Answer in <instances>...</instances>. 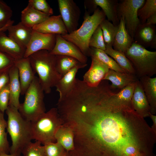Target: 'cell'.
I'll return each instance as SVG.
<instances>
[{"label": "cell", "instance_id": "25", "mask_svg": "<svg viewBox=\"0 0 156 156\" xmlns=\"http://www.w3.org/2000/svg\"><path fill=\"white\" fill-rule=\"evenodd\" d=\"M139 80L149 103L150 111L155 112L156 106V77L148 76L141 77Z\"/></svg>", "mask_w": 156, "mask_h": 156}, {"label": "cell", "instance_id": "3", "mask_svg": "<svg viewBox=\"0 0 156 156\" xmlns=\"http://www.w3.org/2000/svg\"><path fill=\"white\" fill-rule=\"evenodd\" d=\"M106 16L102 10L97 8L92 15L86 11L83 21L79 29L70 33L61 35L67 40L76 45L86 56H89V42L92 34Z\"/></svg>", "mask_w": 156, "mask_h": 156}, {"label": "cell", "instance_id": "2", "mask_svg": "<svg viewBox=\"0 0 156 156\" xmlns=\"http://www.w3.org/2000/svg\"><path fill=\"white\" fill-rule=\"evenodd\" d=\"M8 116L6 129L11 139L10 154L20 153L32 140L31 122L24 118L18 109L8 105L6 110Z\"/></svg>", "mask_w": 156, "mask_h": 156}, {"label": "cell", "instance_id": "31", "mask_svg": "<svg viewBox=\"0 0 156 156\" xmlns=\"http://www.w3.org/2000/svg\"><path fill=\"white\" fill-rule=\"evenodd\" d=\"M12 11L11 8L3 1L0 0V30L5 29L13 25L14 21L11 20Z\"/></svg>", "mask_w": 156, "mask_h": 156}, {"label": "cell", "instance_id": "14", "mask_svg": "<svg viewBox=\"0 0 156 156\" xmlns=\"http://www.w3.org/2000/svg\"><path fill=\"white\" fill-rule=\"evenodd\" d=\"M32 29L34 31L44 34L63 35L68 33L60 14L50 16Z\"/></svg>", "mask_w": 156, "mask_h": 156}, {"label": "cell", "instance_id": "26", "mask_svg": "<svg viewBox=\"0 0 156 156\" xmlns=\"http://www.w3.org/2000/svg\"><path fill=\"white\" fill-rule=\"evenodd\" d=\"M104 51L127 73L135 75V71L131 63L124 53L114 50L112 47H106Z\"/></svg>", "mask_w": 156, "mask_h": 156}, {"label": "cell", "instance_id": "35", "mask_svg": "<svg viewBox=\"0 0 156 156\" xmlns=\"http://www.w3.org/2000/svg\"><path fill=\"white\" fill-rule=\"evenodd\" d=\"M90 47H93L105 51L106 47L102 31L99 25L94 31L89 42Z\"/></svg>", "mask_w": 156, "mask_h": 156}, {"label": "cell", "instance_id": "27", "mask_svg": "<svg viewBox=\"0 0 156 156\" xmlns=\"http://www.w3.org/2000/svg\"><path fill=\"white\" fill-rule=\"evenodd\" d=\"M90 48L89 56L90 57L96 59L106 65L110 70L127 73L119 66L112 58L107 54L104 51L93 47Z\"/></svg>", "mask_w": 156, "mask_h": 156}, {"label": "cell", "instance_id": "18", "mask_svg": "<svg viewBox=\"0 0 156 156\" xmlns=\"http://www.w3.org/2000/svg\"><path fill=\"white\" fill-rule=\"evenodd\" d=\"M118 28L112 45L113 49L125 53L134 42L127 31L123 17L119 20Z\"/></svg>", "mask_w": 156, "mask_h": 156}, {"label": "cell", "instance_id": "44", "mask_svg": "<svg viewBox=\"0 0 156 156\" xmlns=\"http://www.w3.org/2000/svg\"><path fill=\"white\" fill-rule=\"evenodd\" d=\"M63 156H71L68 152H67Z\"/></svg>", "mask_w": 156, "mask_h": 156}, {"label": "cell", "instance_id": "29", "mask_svg": "<svg viewBox=\"0 0 156 156\" xmlns=\"http://www.w3.org/2000/svg\"><path fill=\"white\" fill-rule=\"evenodd\" d=\"M55 55L56 68L62 77L79 62L77 59L70 56Z\"/></svg>", "mask_w": 156, "mask_h": 156}, {"label": "cell", "instance_id": "46", "mask_svg": "<svg viewBox=\"0 0 156 156\" xmlns=\"http://www.w3.org/2000/svg\"></svg>", "mask_w": 156, "mask_h": 156}, {"label": "cell", "instance_id": "17", "mask_svg": "<svg viewBox=\"0 0 156 156\" xmlns=\"http://www.w3.org/2000/svg\"><path fill=\"white\" fill-rule=\"evenodd\" d=\"M26 48L0 31V50L17 60L24 58Z\"/></svg>", "mask_w": 156, "mask_h": 156}, {"label": "cell", "instance_id": "19", "mask_svg": "<svg viewBox=\"0 0 156 156\" xmlns=\"http://www.w3.org/2000/svg\"><path fill=\"white\" fill-rule=\"evenodd\" d=\"M138 79L135 75L110 69L103 79V80L109 81L112 83L110 86L112 89L117 88L120 90Z\"/></svg>", "mask_w": 156, "mask_h": 156}, {"label": "cell", "instance_id": "45", "mask_svg": "<svg viewBox=\"0 0 156 156\" xmlns=\"http://www.w3.org/2000/svg\"><path fill=\"white\" fill-rule=\"evenodd\" d=\"M6 31L5 30V29H1V30H0V31Z\"/></svg>", "mask_w": 156, "mask_h": 156}, {"label": "cell", "instance_id": "20", "mask_svg": "<svg viewBox=\"0 0 156 156\" xmlns=\"http://www.w3.org/2000/svg\"><path fill=\"white\" fill-rule=\"evenodd\" d=\"M8 36L26 48L31 39L32 29L21 22L18 24L10 25L7 27Z\"/></svg>", "mask_w": 156, "mask_h": 156}, {"label": "cell", "instance_id": "21", "mask_svg": "<svg viewBox=\"0 0 156 156\" xmlns=\"http://www.w3.org/2000/svg\"><path fill=\"white\" fill-rule=\"evenodd\" d=\"M131 103L133 109L135 110V112L138 115L144 116L150 113L149 103L139 80L135 87Z\"/></svg>", "mask_w": 156, "mask_h": 156}, {"label": "cell", "instance_id": "22", "mask_svg": "<svg viewBox=\"0 0 156 156\" xmlns=\"http://www.w3.org/2000/svg\"><path fill=\"white\" fill-rule=\"evenodd\" d=\"M9 81L8 84L10 98L8 105H11L18 109L20 103L19 97L21 94V86L18 70L14 65L8 72Z\"/></svg>", "mask_w": 156, "mask_h": 156}, {"label": "cell", "instance_id": "39", "mask_svg": "<svg viewBox=\"0 0 156 156\" xmlns=\"http://www.w3.org/2000/svg\"><path fill=\"white\" fill-rule=\"evenodd\" d=\"M10 91L8 84L0 90V110L4 113L9 105Z\"/></svg>", "mask_w": 156, "mask_h": 156}, {"label": "cell", "instance_id": "37", "mask_svg": "<svg viewBox=\"0 0 156 156\" xmlns=\"http://www.w3.org/2000/svg\"><path fill=\"white\" fill-rule=\"evenodd\" d=\"M28 4L36 10L49 16L53 14V9L46 0H29Z\"/></svg>", "mask_w": 156, "mask_h": 156}, {"label": "cell", "instance_id": "32", "mask_svg": "<svg viewBox=\"0 0 156 156\" xmlns=\"http://www.w3.org/2000/svg\"><path fill=\"white\" fill-rule=\"evenodd\" d=\"M156 13V0H146L138 12V16L140 24L145 23L148 17Z\"/></svg>", "mask_w": 156, "mask_h": 156}, {"label": "cell", "instance_id": "1", "mask_svg": "<svg viewBox=\"0 0 156 156\" xmlns=\"http://www.w3.org/2000/svg\"><path fill=\"white\" fill-rule=\"evenodd\" d=\"M29 57L34 73L38 76L44 92L49 94L52 88L55 87L62 77L56 68L55 55L43 50L33 53Z\"/></svg>", "mask_w": 156, "mask_h": 156}, {"label": "cell", "instance_id": "13", "mask_svg": "<svg viewBox=\"0 0 156 156\" xmlns=\"http://www.w3.org/2000/svg\"><path fill=\"white\" fill-rule=\"evenodd\" d=\"M118 3L117 0H86V8L92 9L94 12L98 6L100 7L107 17V20L117 26L120 23L117 14Z\"/></svg>", "mask_w": 156, "mask_h": 156}, {"label": "cell", "instance_id": "8", "mask_svg": "<svg viewBox=\"0 0 156 156\" xmlns=\"http://www.w3.org/2000/svg\"><path fill=\"white\" fill-rule=\"evenodd\" d=\"M60 15L68 33L77 29L81 14L79 7L73 0H58Z\"/></svg>", "mask_w": 156, "mask_h": 156}, {"label": "cell", "instance_id": "30", "mask_svg": "<svg viewBox=\"0 0 156 156\" xmlns=\"http://www.w3.org/2000/svg\"><path fill=\"white\" fill-rule=\"evenodd\" d=\"M102 29L106 47H112L115 36L118 28L107 19L103 20L99 25Z\"/></svg>", "mask_w": 156, "mask_h": 156}, {"label": "cell", "instance_id": "6", "mask_svg": "<svg viewBox=\"0 0 156 156\" xmlns=\"http://www.w3.org/2000/svg\"><path fill=\"white\" fill-rule=\"evenodd\" d=\"M131 63L139 79L156 74V51H149L133 42L125 53Z\"/></svg>", "mask_w": 156, "mask_h": 156}, {"label": "cell", "instance_id": "12", "mask_svg": "<svg viewBox=\"0 0 156 156\" xmlns=\"http://www.w3.org/2000/svg\"><path fill=\"white\" fill-rule=\"evenodd\" d=\"M91 57V65L84 75L83 81L90 86L96 87L103 80L109 69L96 59Z\"/></svg>", "mask_w": 156, "mask_h": 156}, {"label": "cell", "instance_id": "41", "mask_svg": "<svg viewBox=\"0 0 156 156\" xmlns=\"http://www.w3.org/2000/svg\"><path fill=\"white\" fill-rule=\"evenodd\" d=\"M145 23L149 25H155L156 24V13L148 17Z\"/></svg>", "mask_w": 156, "mask_h": 156}, {"label": "cell", "instance_id": "43", "mask_svg": "<svg viewBox=\"0 0 156 156\" xmlns=\"http://www.w3.org/2000/svg\"><path fill=\"white\" fill-rule=\"evenodd\" d=\"M149 114L151 116V117L152 119L153 122L154 123V124L156 125V116L155 115H153L151 113H150Z\"/></svg>", "mask_w": 156, "mask_h": 156}, {"label": "cell", "instance_id": "38", "mask_svg": "<svg viewBox=\"0 0 156 156\" xmlns=\"http://www.w3.org/2000/svg\"><path fill=\"white\" fill-rule=\"evenodd\" d=\"M15 60L0 50V75L8 72L14 64Z\"/></svg>", "mask_w": 156, "mask_h": 156}, {"label": "cell", "instance_id": "42", "mask_svg": "<svg viewBox=\"0 0 156 156\" xmlns=\"http://www.w3.org/2000/svg\"><path fill=\"white\" fill-rule=\"evenodd\" d=\"M21 155L20 153H16L14 154H7L3 153L0 154V156H21Z\"/></svg>", "mask_w": 156, "mask_h": 156}, {"label": "cell", "instance_id": "36", "mask_svg": "<svg viewBox=\"0 0 156 156\" xmlns=\"http://www.w3.org/2000/svg\"><path fill=\"white\" fill-rule=\"evenodd\" d=\"M43 146L45 156H63L67 152L57 142L48 143Z\"/></svg>", "mask_w": 156, "mask_h": 156}, {"label": "cell", "instance_id": "10", "mask_svg": "<svg viewBox=\"0 0 156 156\" xmlns=\"http://www.w3.org/2000/svg\"><path fill=\"white\" fill-rule=\"evenodd\" d=\"M50 53L54 55H62L70 56L79 62L87 64V56L72 42L64 38L61 35L56 34L55 45Z\"/></svg>", "mask_w": 156, "mask_h": 156}, {"label": "cell", "instance_id": "5", "mask_svg": "<svg viewBox=\"0 0 156 156\" xmlns=\"http://www.w3.org/2000/svg\"><path fill=\"white\" fill-rule=\"evenodd\" d=\"M44 91L35 76L25 94L23 102L18 110L22 117L31 122L45 112Z\"/></svg>", "mask_w": 156, "mask_h": 156}, {"label": "cell", "instance_id": "28", "mask_svg": "<svg viewBox=\"0 0 156 156\" xmlns=\"http://www.w3.org/2000/svg\"><path fill=\"white\" fill-rule=\"evenodd\" d=\"M137 81L125 87L118 93L111 95L109 97L110 100L119 103L131 105L132 97Z\"/></svg>", "mask_w": 156, "mask_h": 156}, {"label": "cell", "instance_id": "7", "mask_svg": "<svg viewBox=\"0 0 156 156\" xmlns=\"http://www.w3.org/2000/svg\"><path fill=\"white\" fill-rule=\"evenodd\" d=\"M145 0H124L118 3L117 7L118 19L123 17L126 29L133 39L135 30L140 24L138 16V10L144 4Z\"/></svg>", "mask_w": 156, "mask_h": 156}, {"label": "cell", "instance_id": "40", "mask_svg": "<svg viewBox=\"0 0 156 156\" xmlns=\"http://www.w3.org/2000/svg\"><path fill=\"white\" fill-rule=\"evenodd\" d=\"M9 77L8 72L0 75V90L8 84Z\"/></svg>", "mask_w": 156, "mask_h": 156}, {"label": "cell", "instance_id": "4", "mask_svg": "<svg viewBox=\"0 0 156 156\" xmlns=\"http://www.w3.org/2000/svg\"><path fill=\"white\" fill-rule=\"evenodd\" d=\"M57 108H52L31 122L32 140L44 145L56 142L55 135L63 124Z\"/></svg>", "mask_w": 156, "mask_h": 156}, {"label": "cell", "instance_id": "23", "mask_svg": "<svg viewBox=\"0 0 156 156\" xmlns=\"http://www.w3.org/2000/svg\"><path fill=\"white\" fill-rule=\"evenodd\" d=\"M50 16L36 10L28 4L21 12V22L32 28L45 21Z\"/></svg>", "mask_w": 156, "mask_h": 156}, {"label": "cell", "instance_id": "34", "mask_svg": "<svg viewBox=\"0 0 156 156\" xmlns=\"http://www.w3.org/2000/svg\"><path fill=\"white\" fill-rule=\"evenodd\" d=\"M21 156H45L43 146L39 142H31L22 149Z\"/></svg>", "mask_w": 156, "mask_h": 156}, {"label": "cell", "instance_id": "33", "mask_svg": "<svg viewBox=\"0 0 156 156\" xmlns=\"http://www.w3.org/2000/svg\"><path fill=\"white\" fill-rule=\"evenodd\" d=\"M7 121L4 118V113L0 110V154L10 153V147L5 129Z\"/></svg>", "mask_w": 156, "mask_h": 156}, {"label": "cell", "instance_id": "9", "mask_svg": "<svg viewBox=\"0 0 156 156\" xmlns=\"http://www.w3.org/2000/svg\"><path fill=\"white\" fill-rule=\"evenodd\" d=\"M56 35L33 30L30 40L26 47L24 58L28 57L33 53L41 50L51 51L55 45Z\"/></svg>", "mask_w": 156, "mask_h": 156}, {"label": "cell", "instance_id": "15", "mask_svg": "<svg viewBox=\"0 0 156 156\" xmlns=\"http://www.w3.org/2000/svg\"><path fill=\"white\" fill-rule=\"evenodd\" d=\"M14 66L17 68L21 86V94L24 95L35 76L29 57L15 60Z\"/></svg>", "mask_w": 156, "mask_h": 156}, {"label": "cell", "instance_id": "24", "mask_svg": "<svg viewBox=\"0 0 156 156\" xmlns=\"http://www.w3.org/2000/svg\"><path fill=\"white\" fill-rule=\"evenodd\" d=\"M74 134L72 128L63 124L58 129L55 135L56 142L60 143L67 152L74 149Z\"/></svg>", "mask_w": 156, "mask_h": 156}, {"label": "cell", "instance_id": "11", "mask_svg": "<svg viewBox=\"0 0 156 156\" xmlns=\"http://www.w3.org/2000/svg\"><path fill=\"white\" fill-rule=\"evenodd\" d=\"M155 25L146 23L140 24L137 28L133 37L134 42L145 48H156V29Z\"/></svg>", "mask_w": 156, "mask_h": 156}, {"label": "cell", "instance_id": "16", "mask_svg": "<svg viewBox=\"0 0 156 156\" xmlns=\"http://www.w3.org/2000/svg\"><path fill=\"white\" fill-rule=\"evenodd\" d=\"M87 65V64L79 62L61 77L55 86L56 91L59 93V99L64 98L70 93L75 84L76 75L78 70Z\"/></svg>", "mask_w": 156, "mask_h": 156}]
</instances>
